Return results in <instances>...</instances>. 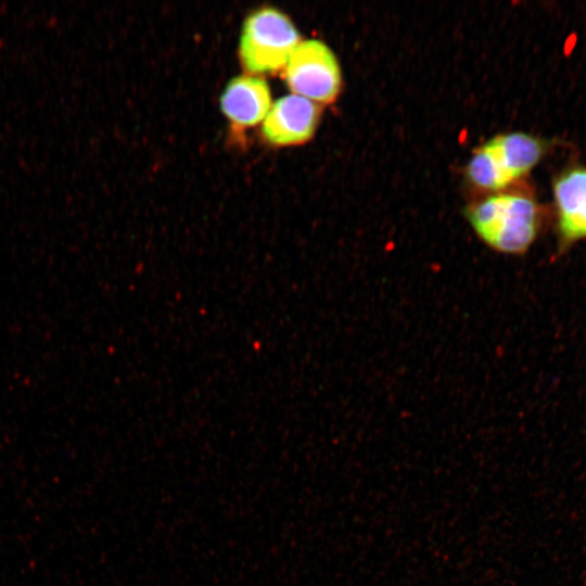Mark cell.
<instances>
[{"label":"cell","instance_id":"5b68a950","mask_svg":"<svg viewBox=\"0 0 586 586\" xmlns=\"http://www.w3.org/2000/svg\"><path fill=\"white\" fill-rule=\"evenodd\" d=\"M557 232L562 250L586 239V167L560 174L552 186Z\"/></svg>","mask_w":586,"mask_h":586},{"label":"cell","instance_id":"ba28073f","mask_svg":"<svg viewBox=\"0 0 586 586\" xmlns=\"http://www.w3.org/2000/svg\"><path fill=\"white\" fill-rule=\"evenodd\" d=\"M467 174L472 183L487 191H500L513 182L488 142L473 154Z\"/></svg>","mask_w":586,"mask_h":586},{"label":"cell","instance_id":"6da1fadb","mask_svg":"<svg viewBox=\"0 0 586 586\" xmlns=\"http://www.w3.org/2000/svg\"><path fill=\"white\" fill-rule=\"evenodd\" d=\"M467 217L480 239L496 252L521 255L538 235L540 213L528 195L500 192L471 206Z\"/></svg>","mask_w":586,"mask_h":586},{"label":"cell","instance_id":"8992f818","mask_svg":"<svg viewBox=\"0 0 586 586\" xmlns=\"http://www.w3.org/2000/svg\"><path fill=\"white\" fill-rule=\"evenodd\" d=\"M271 106V92L263 77L252 74L231 78L221 95L220 109L235 125L247 127L264 120Z\"/></svg>","mask_w":586,"mask_h":586},{"label":"cell","instance_id":"3957f363","mask_svg":"<svg viewBox=\"0 0 586 586\" xmlns=\"http://www.w3.org/2000/svg\"><path fill=\"white\" fill-rule=\"evenodd\" d=\"M283 78L290 90L318 104L334 101L342 86L339 61L321 40H301L290 54Z\"/></svg>","mask_w":586,"mask_h":586},{"label":"cell","instance_id":"52a82bcc","mask_svg":"<svg viewBox=\"0 0 586 586\" xmlns=\"http://www.w3.org/2000/svg\"><path fill=\"white\" fill-rule=\"evenodd\" d=\"M512 181L527 174L543 157L546 142L525 132L498 135L487 141Z\"/></svg>","mask_w":586,"mask_h":586},{"label":"cell","instance_id":"7a4b0ae2","mask_svg":"<svg viewBox=\"0 0 586 586\" xmlns=\"http://www.w3.org/2000/svg\"><path fill=\"white\" fill-rule=\"evenodd\" d=\"M301 36L290 17L273 7L252 11L243 22L239 56L252 75L284 67Z\"/></svg>","mask_w":586,"mask_h":586},{"label":"cell","instance_id":"277c9868","mask_svg":"<svg viewBox=\"0 0 586 586\" xmlns=\"http://www.w3.org/2000/svg\"><path fill=\"white\" fill-rule=\"evenodd\" d=\"M319 117L318 103L295 93L283 95L271 104L262 135L273 145L301 144L313 137Z\"/></svg>","mask_w":586,"mask_h":586}]
</instances>
